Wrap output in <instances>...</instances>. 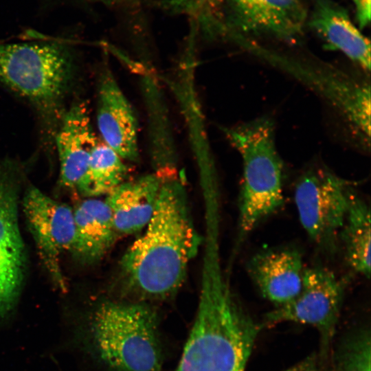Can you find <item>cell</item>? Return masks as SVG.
Here are the masks:
<instances>
[{
    "mask_svg": "<svg viewBox=\"0 0 371 371\" xmlns=\"http://www.w3.org/2000/svg\"><path fill=\"white\" fill-rule=\"evenodd\" d=\"M178 177L162 179L153 214L124 254L121 269L128 286L141 296L164 298L183 284L200 238Z\"/></svg>",
    "mask_w": 371,
    "mask_h": 371,
    "instance_id": "6da1fadb",
    "label": "cell"
},
{
    "mask_svg": "<svg viewBox=\"0 0 371 371\" xmlns=\"http://www.w3.org/2000/svg\"><path fill=\"white\" fill-rule=\"evenodd\" d=\"M227 289H204L175 371H245L261 328Z\"/></svg>",
    "mask_w": 371,
    "mask_h": 371,
    "instance_id": "7a4b0ae2",
    "label": "cell"
},
{
    "mask_svg": "<svg viewBox=\"0 0 371 371\" xmlns=\"http://www.w3.org/2000/svg\"><path fill=\"white\" fill-rule=\"evenodd\" d=\"M223 131L243 162L238 200L239 243L283 205V163L276 147L271 119L256 118L223 128Z\"/></svg>",
    "mask_w": 371,
    "mask_h": 371,
    "instance_id": "3957f363",
    "label": "cell"
},
{
    "mask_svg": "<svg viewBox=\"0 0 371 371\" xmlns=\"http://www.w3.org/2000/svg\"><path fill=\"white\" fill-rule=\"evenodd\" d=\"M91 332L100 357L113 371H161L157 317L145 303L103 302L94 313Z\"/></svg>",
    "mask_w": 371,
    "mask_h": 371,
    "instance_id": "277c9868",
    "label": "cell"
},
{
    "mask_svg": "<svg viewBox=\"0 0 371 371\" xmlns=\"http://www.w3.org/2000/svg\"><path fill=\"white\" fill-rule=\"evenodd\" d=\"M71 53L52 42L0 44V82L27 98L45 115H54L74 71Z\"/></svg>",
    "mask_w": 371,
    "mask_h": 371,
    "instance_id": "5b68a950",
    "label": "cell"
},
{
    "mask_svg": "<svg viewBox=\"0 0 371 371\" xmlns=\"http://www.w3.org/2000/svg\"><path fill=\"white\" fill-rule=\"evenodd\" d=\"M248 52L298 80L330 104L370 145V86L327 64L303 60L252 42Z\"/></svg>",
    "mask_w": 371,
    "mask_h": 371,
    "instance_id": "8992f818",
    "label": "cell"
},
{
    "mask_svg": "<svg viewBox=\"0 0 371 371\" xmlns=\"http://www.w3.org/2000/svg\"><path fill=\"white\" fill-rule=\"evenodd\" d=\"M346 283L326 267H305L297 295L289 302L275 306L267 313L265 322L269 325L291 322L315 328L320 339L319 358L324 362L333 346Z\"/></svg>",
    "mask_w": 371,
    "mask_h": 371,
    "instance_id": "52a82bcc",
    "label": "cell"
},
{
    "mask_svg": "<svg viewBox=\"0 0 371 371\" xmlns=\"http://www.w3.org/2000/svg\"><path fill=\"white\" fill-rule=\"evenodd\" d=\"M353 192L348 181L324 168H310L297 179L294 201L299 220L317 246H335Z\"/></svg>",
    "mask_w": 371,
    "mask_h": 371,
    "instance_id": "ba28073f",
    "label": "cell"
},
{
    "mask_svg": "<svg viewBox=\"0 0 371 371\" xmlns=\"http://www.w3.org/2000/svg\"><path fill=\"white\" fill-rule=\"evenodd\" d=\"M19 170L10 159L0 161V317L12 308L25 270V251L18 222Z\"/></svg>",
    "mask_w": 371,
    "mask_h": 371,
    "instance_id": "9c48e42d",
    "label": "cell"
},
{
    "mask_svg": "<svg viewBox=\"0 0 371 371\" xmlns=\"http://www.w3.org/2000/svg\"><path fill=\"white\" fill-rule=\"evenodd\" d=\"M23 212L39 255L54 282L65 289L61 256L71 251L74 238V210L38 188L30 187L23 199Z\"/></svg>",
    "mask_w": 371,
    "mask_h": 371,
    "instance_id": "30bf717a",
    "label": "cell"
},
{
    "mask_svg": "<svg viewBox=\"0 0 371 371\" xmlns=\"http://www.w3.org/2000/svg\"><path fill=\"white\" fill-rule=\"evenodd\" d=\"M236 36H265L288 43L301 38L308 14L303 0H228Z\"/></svg>",
    "mask_w": 371,
    "mask_h": 371,
    "instance_id": "8fae6325",
    "label": "cell"
},
{
    "mask_svg": "<svg viewBox=\"0 0 371 371\" xmlns=\"http://www.w3.org/2000/svg\"><path fill=\"white\" fill-rule=\"evenodd\" d=\"M96 119L102 142L124 161H137V118L109 67L102 69L98 79Z\"/></svg>",
    "mask_w": 371,
    "mask_h": 371,
    "instance_id": "7c38bea8",
    "label": "cell"
},
{
    "mask_svg": "<svg viewBox=\"0 0 371 371\" xmlns=\"http://www.w3.org/2000/svg\"><path fill=\"white\" fill-rule=\"evenodd\" d=\"M304 269L301 253L290 247L260 251L247 265L253 283L275 306L289 302L297 295Z\"/></svg>",
    "mask_w": 371,
    "mask_h": 371,
    "instance_id": "4fadbf2b",
    "label": "cell"
},
{
    "mask_svg": "<svg viewBox=\"0 0 371 371\" xmlns=\"http://www.w3.org/2000/svg\"><path fill=\"white\" fill-rule=\"evenodd\" d=\"M98 142L86 104L74 103L63 113L56 136L60 182L63 187L76 188Z\"/></svg>",
    "mask_w": 371,
    "mask_h": 371,
    "instance_id": "5bb4252c",
    "label": "cell"
},
{
    "mask_svg": "<svg viewBox=\"0 0 371 371\" xmlns=\"http://www.w3.org/2000/svg\"><path fill=\"white\" fill-rule=\"evenodd\" d=\"M306 24L331 50L342 52L365 71L370 70V43L346 10L332 0H316Z\"/></svg>",
    "mask_w": 371,
    "mask_h": 371,
    "instance_id": "9a60e30c",
    "label": "cell"
},
{
    "mask_svg": "<svg viewBox=\"0 0 371 371\" xmlns=\"http://www.w3.org/2000/svg\"><path fill=\"white\" fill-rule=\"evenodd\" d=\"M162 179L148 174L120 183L106 194L118 234H131L144 228L150 220L160 192Z\"/></svg>",
    "mask_w": 371,
    "mask_h": 371,
    "instance_id": "2e32d148",
    "label": "cell"
},
{
    "mask_svg": "<svg viewBox=\"0 0 371 371\" xmlns=\"http://www.w3.org/2000/svg\"><path fill=\"white\" fill-rule=\"evenodd\" d=\"M74 217L73 254L85 264L100 260L119 235L107 204L102 200L88 198L76 207Z\"/></svg>",
    "mask_w": 371,
    "mask_h": 371,
    "instance_id": "e0dca14e",
    "label": "cell"
},
{
    "mask_svg": "<svg viewBox=\"0 0 371 371\" xmlns=\"http://www.w3.org/2000/svg\"><path fill=\"white\" fill-rule=\"evenodd\" d=\"M142 91L148 117V136L156 173L161 178L174 177L176 150L168 110L157 80L146 74L142 79Z\"/></svg>",
    "mask_w": 371,
    "mask_h": 371,
    "instance_id": "ac0fdd59",
    "label": "cell"
},
{
    "mask_svg": "<svg viewBox=\"0 0 371 371\" xmlns=\"http://www.w3.org/2000/svg\"><path fill=\"white\" fill-rule=\"evenodd\" d=\"M370 207L355 192L339 238L344 245L345 258L353 271L369 279L370 277Z\"/></svg>",
    "mask_w": 371,
    "mask_h": 371,
    "instance_id": "d6986e66",
    "label": "cell"
},
{
    "mask_svg": "<svg viewBox=\"0 0 371 371\" xmlns=\"http://www.w3.org/2000/svg\"><path fill=\"white\" fill-rule=\"evenodd\" d=\"M127 172L124 160L105 143L98 141L76 188L88 198L106 195L125 181Z\"/></svg>",
    "mask_w": 371,
    "mask_h": 371,
    "instance_id": "ffe728a7",
    "label": "cell"
},
{
    "mask_svg": "<svg viewBox=\"0 0 371 371\" xmlns=\"http://www.w3.org/2000/svg\"><path fill=\"white\" fill-rule=\"evenodd\" d=\"M332 371H371L370 327H359L346 334L331 348Z\"/></svg>",
    "mask_w": 371,
    "mask_h": 371,
    "instance_id": "44dd1931",
    "label": "cell"
},
{
    "mask_svg": "<svg viewBox=\"0 0 371 371\" xmlns=\"http://www.w3.org/2000/svg\"><path fill=\"white\" fill-rule=\"evenodd\" d=\"M355 5L356 19L361 28L370 24L371 0H350Z\"/></svg>",
    "mask_w": 371,
    "mask_h": 371,
    "instance_id": "7402d4cb",
    "label": "cell"
}]
</instances>
